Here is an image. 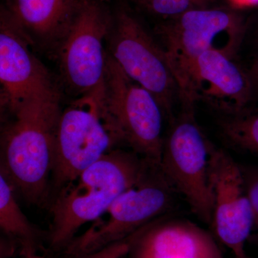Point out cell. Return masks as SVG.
Returning a JSON list of instances; mask_svg holds the SVG:
<instances>
[{"label": "cell", "mask_w": 258, "mask_h": 258, "mask_svg": "<svg viewBox=\"0 0 258 258\" xmlns=\"http://www.w3.org/2000/svg\"><path fill=\"white\" fill-rule=\"evenodd\" d=\"M157 165L132 150L116 148L85 169L56 193L45 249L62 253L81 227L95 221Z\"/></svg>", "instance_id": "1"}, {"label": "cell", "mask_w": 258, "mask_h": 258, "mask_svg": "<svg viewBox=\"0 0 258 258\" xmlns=\"http://www.w3.org/2000/svg\"><path fill=\"white\" fill-rule=\"evenodd\" d=\"M60 98L37 102L8 114L1 132L0 174L28 203L39 205L50 192Z\"/></svg>", "instance_id": "2"}, {"label": "cell", "mask_w": 258, "mask_h": 258, "mask_svg": "<svg viewBox=\"0 0 258 258\" xmlns=\"http://www.w3.org/2000/svg\"><path fill=\"white\" fill-rule=\"evenodd\" d=\"M246 30L243 17L229 5L190 10L158 23L155 35L175 78L182 106L199 57L211 50L235 57Z\"/></svg>", "instance_id": "3"}, {"label": "cell", "mask_w": 258, "mask_h": 258, "mask_svg": "<svg viewBox=\"0 0 258 258\" xmlns=\"http://www.w3.org/2000/svg\"><path fill=\"white\" fill-rule=\"evenodd\" d=\"M174 186L161 170H151L137 184L119 195L106 211L76 236L61 253L81 258L128 239L151 222L170 215L175 207Z\"/></svg>", "instance_id": "4"}, {"label": "cell", "mask_w": 258, "mask_h": 258, "mask_svg": "<svg viewBox=\"0 0 258 258\" xmlns=\"http://www.w3.org/2000/svg\"><path fill=\"white\" fill-rule=\"evenodd\" d=\"M101 86L61 111L56 129L50 191L52 187L57 193L123 144L102 103Z\"/></svg>", "instance_id": "5"}, {"label": "cell", "mask_w": 258, "mask_h": 258, "mask_svg": "<svg viewBox=\"0 0 258 258\" xmlns=\"http://www.w3.org/2000/svg\"><path fill=\"white\" fill-rule=\"evenodd\" d=\"M101 98L112 126L123 144L160 165L164 111L152 93L131 79L108 52Z\"/></svg>", "instance_id": "6"}, {"label": "cell", "mask_w": 258, "mask_h": 258, "mask_svg": "<svg viewBox=\"0 0 258 258\" xmlns=\"http://www.w3.org/2000/svg\"><path fill=\"white\" fill-rule=\"evenodd\" d=\"M108 53L127 76L146 88L159 104L169 122L175 118L179 89L164 51L135 12L120 5L113 13L108 38Z\"/></svg>", "instance_id": "7"}, {"label": "cell", "mask_w": 258, "mask_h": 258, "mask_svg": "<svg viewBox=\"0 0 258 258\" xmlns=\"http://www.w3.org/2000/svg\"><path fill=\"white\" fill-rule=\"evenodd\" d=\"M164 138L161 170L190 209L211 225L214 199L209 176L211 141L195 118L194 110L183 109L170 122Z\"/></svg>", "instance_id": "8"}, {"label": "cell", "mask_w": 258, "mask_h": 258, "mask_svg": "<svg viewBox=\"0 0 258 258\" xmlns=\"http://www.w3.org/2000/svg\"><path fill=\"white\" fill-rule=\"evenodd\" d=\"M113 17L102 0H82L69 26L55 42L64 82L82 96L103 83L107 55L104 43Z\"/></svg>", "instance_id": "9"}, {"label": "cell", "mask_w": 258, "mask_h": 258, "mask_svg": "<svg viewBox=\"0 0 258 258\" xmlns=\"http://www.w3.org/2000/svg\"><path fill=\"white\" fill-rule=\"evenodd\" d=\"M30 40L10 10L2 8L1 105L8 115L32 103L60 98L46 69L30 50Z\"/></svg>", "instance_id": "10"}, {"label": "cell", "mask_w": 258, "mask_h": 258, "mask_svg": "<svg viewBox=\"0 0 258 258\" xmlns=\"http://www.w3.org/2000/svg\"><path fill=\"white\" fill-rule=\"evenodd\" d=\"M209 176L214 199V232L235 258H247L245 243L254 227V216L242 166L212 142Z\"/></svg>", "instance_id": "11"}, {"label": "cell", "mask_w": 258, "mask_h": 258, "mask_svg": "<svg viewBox=\"0 0 258 258\" xmlns=\"http://www.w3.org/2000/svg\"><path fill=\"white\" fill-rule=\"evenodd\" d=\"M254 100L247 69L241 68L235 57L211 50L194 66L183 109L194 110L195 103L203 101L221 114H232L247 110Z\"/></svg>", "instance_id": "12"}, {"label": "cell", "mask_w": 258, "mask_h": 258, "mask_svg": "<svg viewBox=\"0 0 258 258\" xmlns=\"http://www.w3.org/2000/svg\"><path fill=\"white\" fill-rule=\"evenodd\" d=\"M128 240L126 258H225L210 232L170 215L151 222Z\"/></svg>", "instance_id": "13"}, {"label": "cell", "mask_w": 258, "mask_h": 258, "mask_svg": "<svg viewBox=\"0 0 258 258\" xmlns=\"http://www.w3.org/2000/svg\"><path fill=\"white\" fill-rule=\"evenodd\" d=\"M82 0H12L10 10L30 40L55 42Z\"/></svg>", "instance_id": "14"}, {"label": "cell", "mask_w": 258, "mask_h": 258, "mask_svg": "<svg viewBox=\"0 0 258 258\" xmlns=\"http://www.w3.org/2000/svg\"><path fill=\"white\" fill-rule=\"evenodd\" d=\"M15 194L10 181L0 174V229L13 252L18 250L27 258L45 248L47 233H42L29 221Z\"/></svg>", "instance_id": "15"}, {"label": "cell", "mask_w": 258, "mask_h": 258, "mask_svg": "<svg viewBox=\"0 0 258 258\" xmlns=\"http://www.w3.org/2000/svg\"><path fill=\"white\" fill-rule=\"evenodd\" d=\"M218 128L229 147L258 157V112L244 110L232 114H221Z\"/></svg>", "instance_id": "16"}, {"label": "cell", "mask_w": 258, "mask_h": 258, "mask_svg": "<svg viewBox=\"0 0 258 258\" xmlns=\"http://www.w3.org/2000/svg\"><path fill=\"white\" fill-rule=\"evenodd\" d=\"M221 0H125L129 8L159 20L175 18L190 10L222 5Z\"/></svg>", "instance_id": "17"}, {"label": "cell", "mask_w": 258, "mask_h": 258, "mask_svg": "<svg viewBox=\"0 0 258 258\" xmlns=\"http://www.w3.org/2000/svg\"><path fill=\"white\" fill-rule=\"evenodd\" d=\"M242 169L246 191L253 212L254 227L258 231V168L242 166Z\"/></svg>", "instance_id": "18"}, {"label": "cell", "mask_w": 258, "mask_h": 258, "mask_svg": "<svg viewBox=\"0 0 258 258\" xmlns=\"http://www.w3.org/2000/svg\"><path fill=\"white\" fill-rule=\"evenodd\" d=\"M129 250L128 238L106 248L81 258H123Z\"/></svg>", "instance_id": "19"}, {"label": "cell", "mask_w": 258, "mask_h": 258, "mask_svg": "<svg viewBox=\"0 0 258 258\" xmlns=\"http://www.w3.org/2000/svg\"><path fill=\"white\" fill-rule=\"evenodd\" d=\"M247 71L253 88L254 99H258V57L252 61Z\"/></svg>", "instance_id": "20"}, {"label": "cell", "mask_w": 258, "mask_h": 258, "mask_svg": "<svg viewBox=\"0 0 258 258\" xmlns=\"http://www.w3.org/2000/svg\"><path fill=\"white\" fill-rule=\"evenodd\" d=\"M229 6L234 9L240 10L244 8L257 6L258 0H225Z\"/></svg>", "instance_id": "21"}, {"label": "cell", "mask_w": 258, "mask_h": 258, "mask_svg": "<svg viewBox=\"0 0 258 258\" xmlns=\"http://www.w3.org/2000/svg\"><path fill=\"white\" fill-rule=\"evenodd\" d=\"M27 258H46L45 257V256L43 255H40V254H35V255L31 256V257H29Z\"/></svg>", "instance_id": "22"}, {"label": "cell", "mask_w": 258, "mask_h": 258, "mask_svg": "<svg viewBox=\"0 0 258 258\" xmlns=\"http://www.w3.org/2000/svg\"><path fill=\"white\" fill-rule=\"evenodd\" d=\"M255 41H256V42H257V45H258V26H257V30H256Z\"/></svg>", "instance_id": "23"}, {"label": "cell", "mask_w": 258, "mask_h": 258, "mask_svg": "<svg viewBox=\"0 0 258 258\" xmlns=\"http://www.w3.org/2000/svg\"><path fill=\"white\" fill-rule=\"evenodd\" d=\"M256 240H257V242H258V237H256Z\"/></svg>", "instance_id": "24"}, {"label": "cell", "mask_w": 258, "mask_h": 258, "mask_svg": "<svg viewBox=\"0 0 258 258\" xmlns=\"http://www.w3.org/2000/svg\"><path fill=\"white\" fill-rule=\"evenodd\" d=\"M9 1L11 2V1H12V0H9Z\"/></svg>", "instance_id": "25"}, {"label": "cell", "mask_w": 258, "mask_h": 258, "mask_svg": "<svg viewBox=\"0 0 258 258\" xmlns=\"http://www.w3.org/2000/svg\"><path fill=\"white\" fill-rule=\"evenodd\" d=\"M247 258H250V257H247Z\"/></svg>", "instance_id": "26"}, {"label": "cell", "mask_w": 258, "mask_h": 258, "mask_svg": "<svg viewBox=\"0 0 258 258\" xmlns=\"http://www.w3.org/2000/svg\"><path fill=\"white\" fill-rule=\"evenodd\" d=\"M123 258H126V257H125H125H123Z\"/></svg>", "instance_id": "27"}]
</instances>
